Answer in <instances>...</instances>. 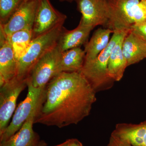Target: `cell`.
Wrapping results in <instances>:
<instances>
[{
  "label": "cell",
  "instance_id": "27",
  "mask_svg": "<svg viewBox=\"0 0 146 146\" xmlns=\"http://www.w3.org/2000/svg\"><path fill=\"white\" fill-rule=\"evenodd\" d=\"M107 146H114L113 145H112V143H111V142H110L109 143H108V145Z\"/></svg>",
  "mask_w": 146,
  "mask_h": 146
},
{
  "label": "cell",
  "instance_id": "7",
  "mask_svg": "<svg viewBox=\"0 0 146 146\" xmlns=\"http://www.w3.org/2000/svg\"><path fill=\"white\" fill-rule=\"evenodd\" d=\"M27 81L15 78L0 86V136L8 126L16 108L18 97L27 86Z\"/></svg>",
  "mask_w": 146,
  "mask_h": 146
},
{
  "label": "cell",
  "instance_id": "20",
  "mask_svg": "<svg viewBox=\"0 0 146 146\" xmlns=\"http://www.w3.org/2000/svg\"><path fill=\"white\" fill-rule=\"evenodd\" d=\"M131 29L137 33L146 43V22L136 24Z\"/></svg>",
  "mask_w": 146,
  "mask_h": 146
},
{
  "label": "cell",
  "instance_id": "29",
  "mask_svg": "<svg viewBox=\"0 0 146 146\" xmlns=\"http://www.w3.org/2000/svg\"><path fill=\"white\" fill-rule=\"evenodd\" d=\"M111 143H112V142H111ZM112 145H113L114 146V145H113V144H112Z\"/></svg>",
  "mask_w": 146,
  "mask_h": 146
},
{
  "label": "cell",
  "instance_id": "5",
  "mask_svg": "<svg viewBox=\"0 0 146 146\" xmlns=\"http://www.w3.org/2000/svg\"><path fill=\"white\" fill-rule=\"evenodd\" d=\"M61 53L57 44L44 55L32 69L27 83L30 84L35 88L44 89L53 78L61 72Z\"/></svg>",
  "mask_w": 146,
  "mask_h": 146
},
{
  "label": "cell",
  "instance_id": "6",
  "mask_svg": "<svg viewBox=\"0 0 146 146\" xmlns=\"http://www.w3.org/2000/svg\"><path fill=\"white\" fill-rule=\"evenodd\" d=\"M27 83L28 92L26 98L19 105L11 122L0 136V143L6 141L20 130L37 108L44 89L35 88L30 84Z\"/></svg>",
  "mask_w": 146,
  "mask_h": 146
},
{
  "label": "cell",
  "instance_id": "8",
  "mask_svg": "<svg viewBox=\"0 0 146 146\" xmlns=\"http://www.w3.org/2000/svg\"><path fill=\"white\" fill-rule=\"evenodd\" d=\"M67 18L66 15L53 6L50 0H38L32 29V39L63 25Z\"/></svg>",
  "mask_w": 146,
  "mask_h": 146
},
{
  "label": "cell",
  "instance_id": "28",
  "mask_svg": "<svg viewBox=\"0 0 146 146\" xmlns=\"http://www.w3.org/2000/svg\"><path fill=\"white\" fill-rule=\"evenodd\" d=\"M142 1L145 3V4L146 5V0H142Z\"/></svg>",
  "mask_w": 146,
  "mask_h": 146
},
{
  "label": "cell",
  "instance_id": "2",
  "mask_svg": "<svg viewBox=\"0 0 146 146\" xmlns=\"http://www.w3.org/2000/svg\"><path fill=\"white\" fill-rule=\"evenodd\" d=\"M129 31L114 32L108 46L94 60L84 61L80 72L96 93L112 88L115 81L108 73L109 58L113 47Z\"/></svg>",
  "mask_w": 146,
  "mask_h": 146
},
{
  "label": "cell",
  "instance_id": "13",
  "mask_svg": "<svg viewBox=\"0 0 146 146\" xmlns=\"http://www.w3.org/2000/svg\"><path fill=\"white\" fill-rule=\"evenodd\" d=\"M93 29L84 25L80 22L78 27L72 30H68L63 27L58 43L61 51L63 52L86 44Z\"/></svg>",
  "mask_w": 146,
  "mask_h": 146
},
{
  "label": "cell",
  "instance_id": "22",
  "mask_svg": "<svg viewBox=\"0 0 146 146\" xmlns=\"http://www.w3.org/2000/svg\"><path fill=\"white\" fill-rule=\"evenodd\" d=\"M143 125L144 130L143 137V143L141 146H146V120L141 122Z\"/></svg>",
  "mask_w": 146,
  "mask_h": 146
},
{
  "label": "cell",
  "instance_id": "15",
  "mask_svg": "<svg viewBox=\"0 0 146 146\" xmlns=\"http://www.w3.org/2000/svg\"><path fill=\"white\" fill-rule=\"evenodd\" d=\"M113 33V31L106 28H100L94 32L90 41L85 45V61L94 60L107 47L110 35Z\"/></svg>",
  "mask_w": 146,
  "mask_h": 146
},
{
  "label": "cell",
  "instance_id": "3",
  "mask_svg": "<svg viewBox=\"0 0 146 146\" xmlns=\"http://www.w3.org/2000/svg\"><path fill=\"white\" fill-rule=\"evenodd\" d=\"M108 22L106 28L128 31L136 24L146 22V5L142 0H108Z\"/></svg>",
  "mask_w": 146,
  "mask_h": 146
},
{
  "label": "cell",
  "instance_id": "23",
  "mask_svg": "<svg viewBox=\"0 0 146 146\" xmlns=\"http://www.w3.org/2000/svg\"><path fill=\"white\" fill-rule=\"evenodd\" d=\"M70 146H83V145L77 139H70Z\"/></svg>",
  "mask_w": 146,
  "mask_h": 146
},
{
  "label": "cell",
  "instance_id": "17",
  "mask_svg": "<svg viewBox=\"0 0 146 146\" xmlns=\"http://www.w3.org/2000/svg\"><path fill=\"white\" fill-rule=\"evenodd\" d=\"M85 53L80 47L74 48L61 53L60 69L62 72H80L85 61Z\"/></svg>",
  "mask_w": 146,
  "mask_h": 146
},
{
  "label": "cell",
  "instance_id": "26",
  "mask_svg": "<svg viewBox=\"0 0 146 146\" xmlns=\"http://www.w3.org/2000/svg\"><path fill=\"white\" fill-rule=\"evenodd\" d=\"M60 2H68L72 3L74 1H76L77 0H58Z\"/></svg>",
  "mask_w": 146,
  "mask_h": 146
},
{
  "label": "cell",
  "instance_id": "24",
  "mask_svg": "<svg viewBox=\"0 0 146 146\" xmlns=\"http://www.w3.org/2000/svg\"><path fill=\"white\" fill-rule=\"evenodd\" d=\"M71 139H68V140H66L64 143H62L59 144V145H57L54 146H70V144Z\"/></svg>",
  "mask_w": 146,
  "mask_h": 146
},
{
  "label": "cell",
  "instance_id": "1",
  "mask_svg": "<svg viewBox=\"0 0 146 146\" xmlns=\"http://www.w3.org/2000/svg\"><path fill=\"white\" fill-rule=\"evenodd\" d=\"M96 91L80 72H62L43 89L34 123L62 128L89 116L97 100Z\"/></svg>",
  "mask_w": 146,
  "mask_h": 146
},
{
  "label": "cell",
  "instance_id": "16",
  "mask_svg": "<svg viewBox=\"0 0 146 146\" xmlns=\"http://www.w3.org/2000/svg\"><path fill=\"white\" fill-rule=\"evenodd\" d=\"M125 36L120 39L113 47L109 58L108 74L115 82L121 80L128 67L122 50L123 40Z\"/></svg>",
  "mask_w": 146,
  "mask_h": 146
},
{
  "label": "cell",
  "instance_id": "12",
  "mask_svg": "<svg viewBox=\"0 0 146 146\" xmlns=\"http://www.w3.org/2000/svg\"><path fill=\"white\" fill-rule=\"evenodd\" d=\"M122 50L128 67L146 58V43L132 30L124 38Z\"/></svg>",
  "mask_w": 146,
  "mask_h": 146
},
{
  "label": "cell",
  "instance_id": "4",
  "mask_svg": "<svg viewBox=\"0 0 146 146\" xmlns=\"http://www.w3.org/2000/svg\"><path fill=\"white\" fill-rule=\"evenodd\" d=\"M63 27V25H60L32 39L26 52L18 60L16 78L27 80L31 71L37 61L58 44Z\"/></svg>",
  "mask_w": 146,
  "mask_h": 146
},
{
  "label": "cell",
  "instance_id": "19",
  "mask_svg": "<svg viewBox=\"0 0 146 146\" xmlns=\"http://www.w3.org/2000/svg\"><path fill=\"white\" fill-rule=\"evenodd\" d=\"M23 0H0V25L8 21Z\"/></svg>",
  "mask_w": 146,
  "mask_h": 146
},
{
  "label": "cell",
  "instance_id": "14",
  "mask_svg": "<svg viewBox=\"0 0 146 146\" xmlns=\"http://www.w3.org/2000/svg\"><path fill=\"white\" fill-rule=\"evenodd\" d=\"M36 110L20 130L6 141L0 143V146H34L38 143L40 141L39 136L33 129Z\"/></svg>",
  "mask_w": 146,
  "mask_h": 146
},
{
  "label": "cell",
  "instance_id": "21",
  "mask_svg": "<svg viewBox=\"0 0 146 146\" xmlns=\"http://www.w3.org/2000/svg\"><path fill=\"white\" fill-rule=\"evenodd\" d=\"M109 141L112 142L114 146H132L128 142L119 139L112 135L110 136Z\"/></svg>",
  "mask_w": 146,
  "mask_h": 146
},
{
  "label": "cell",
  "instance_id": "25",
  "mask_svg": "<svg viewBox=\"0 0 146 146\" xmlns=\"http://www.w3.org/2000/svg\"><path fill=\"white\" fill-rule=\"evenodd\" d=\"M34 146H47V145L44 141H40L38 143Z\"/></svg>",
  "mask_w": 146,
  "mask_h": 146
},
{
  "label": "cell",
  "instance_id": "18",
  "mask_svg": "<svg viewBox=\"0 0 146 146\" xmlns=\"http://www.w3.org/2000/svg\"><path fill=\"white\" fill-rule=\"evenodd\" d=\"M32 30H22L12 33L8 38L17 61L26 52L32 40Z\"/></svg>",
  "mask_w": 146,
  "mask_h": 146
},
{
  "label": "cell",
  "instance_id": "11",
  "mask_svg": "<svg viewBox=\"0 0 146 146\" xmlns=\"http://www.w3.org/2000/svg\"><path fill=\"white\" fill-rule=\"evenodd\" d=\"M0 39V86L17 76L18 61L8 38L1 34Z\"/></svg>",
  "mask_w": 146,
  "mask_h": 146
},
{
  "label": "cell",
  "instance_id": "10",
  "mask_svg": "<svg viewBox=\"0 0 146 146\" xmlns=\"http://www.w3.org/2000/svg\"><path fill=\"white\" fill-rule=\"evenodd\" d=\"M77 7L81 13L80 22L94 28L99 25L106 27L109 13L108 0H77Z\"/></svg>",
  "mask_w": 146,
  "mask_h": 146
},
{
  "label": "cell",
  "instance_id": "9",
  "mask_svg": "<svg viewBox=\"0 0 146 146\" xmlns=\"http://www.w3.org/2000/svg\"><path fill=\"white\" fill-rule=\"evenodd\" d=\"M38 0H23L5 23L0 25V34L8 37L22 30H32Z\"/></svg>",
  "mask_w": 146,
  "mask_h": 146
}]
</instances>
